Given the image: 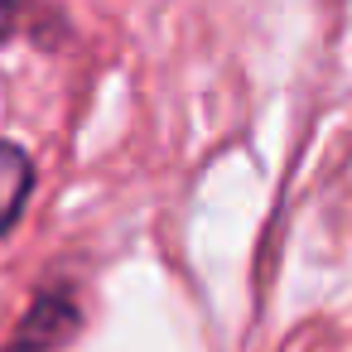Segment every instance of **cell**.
<instances>
[{"instance_id": "cell-1", "label": "cell", "mask_w": 352, "mask_h": 352, "mask_svg": "<svg viewBox=\"0 0 352 352\" xmlns=\"http://www.w3.org/2000/svg\"><path fill=\"white\" fill-rule=\"evenodd\" d=\"M78 333V309L68 294H39L34 309L25 314L15 342L6 352H58L68 338Z\"/></svg>"}, {"instance_id": "cell-2", "label": "cell", "mask_w": 352, "mask_h": 352, "mask_svg": "<svg viewBox=\"0 0 352 352\" xmlns=\"http://www.w3.org/2000/svg\"><path fill=\"white\" fill-rule=\"evenodd\" d=\"M34 188V160L15 145V140H0V236L15 227V217L25 212Z\"/></svg>"}, {"instance_id": "cell-3", "label": "cell", "mask_w": 352, "mask_h": 352, "mask_svg": "<svg viewBox=\"0 0 352 352\" xmlns=\"http://www.w3.org/2000/svg\"><path fill=\"white\" fill-rule=\"evenodd\" d=\"M10 25H15V0H0V39H10Z\"/></svg>"}]
</instances>
